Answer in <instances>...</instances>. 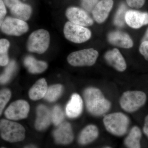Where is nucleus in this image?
<instances>
[{"label":"nucleus","instance_id":"obj_16","mask_svg":"<svg viewBox=\"0 0 148 148\" xmlns=\"http://www.w3.org/2000/svg\"><path fill=\"white\" fill-rule=\"evenodd\" d=\"M83 107L82 98L77 93H74L66 106V115L70 118L78 117L82 113Z\"/></svg>","mask_w":148,"mask_h":148},{"label":"nucleus","instance_id":"obj_24","mask_svg":"<svg viewBox=\"0 0 148 148\" xmlns=\"http://www.w3.org/2000/svg\"><path fill=\"white\" fill-rule=\"evenodd\" d=\"M10 44L5 39L0 40V65L1 66H6L9 63L8 50Z\"/></svg>","mask_w":148,"mask_h":148},{"label":"nucleus","instance_id":"obj_10","mask_svg":"<svg viewBox=\"0 0 148 148\" xmlns=\"http://www.w3.org/2000/svg\"><path fill=\"white\" fill-rule=\"evenodd\" d=\"M66 17L69 21L83 27L92 26L93 21L84 10L76 7L68 8L66 12Z\"/></svg>","mask_w":148,"mask_h":148},{"label":"nucleus","instance_id":"obj_13","mask_svg":"<svg viewBox=\"0 0 148 148\" xmlns=\"http://www.w3.org/2000/svg\"><path fill=\"white\" fill-rule=\"evenodd\" d=\"M113 5V0H101L92 11L93 18L96 22L102 23L108 16Z\"/></svg>","mask_w":148,"mask_h":148},{"label":"nucleus","instance_id":"obj_29","mask_svg":"<svg viewBox=\"0 0 148 148\" xmlns=\"http://www.w3.org/2000/svg\"><path fill=\"white\" fill-rule=\"evenodd\" d=\"M98 3V0H82V5L84 8L87 11H92Z\"/></svg>","mask_w":148,"mask_h":148},{"label":"nucleus","instance_id":"obj_37","mask_svg":"<svg viewBox=\"0 0 148 148\" xmlns=\"http://www.w3.org/2000/svg\"><path fill=\"white\" fill-rule=\"evenodd\" d=\"M104 148H111V147H104Z\"/></svg>","mask_w":148,"mask_h":148},{"label":"nucleus","instance_id":"obj_32","mask_svg":"<svg viewBox=\"0 0 148 148\" xmlns=\"http://www.w3.org/2000/svg\"><path fill=\"white\" fill-rule=\"evenodd\" d=\"M5 6L3 0H0V24L3 21L6 14Z\"/></svg>","mask_w":148,"mask_h":148},{"label":"nucleus","instance_id":"obj_25","mask_svg":"<svg viewBox=\"0 0 148 148\" xmlns=\"http://www.w3.org/2000/svg\"><path fill=\"white\" fill-rule=\"evenodd\" d=\"M6 66L4 71L1 75L0 77L1 84H5L8 82L11 78L16 69V62L14 61H11Z\"/></svg>","mask_w":148,"mask_h":148},{"label":"nucleus","instance_id":"obj_18","mask_svg":"<svg viewBox=\"0 0 148 148\" xmlns=\"http://www.w3.org/2000/svg\"><path fill=\"white\" fill-rule=\"evenodd\" d=\"M99 130L94 125H89L82 130L78 138V142L82 145H86L92 143L98 138Z\"/></svg>","mask_w":148,"mask_h":148},{"label":"nucleus","instance_id":"obj_35","mask_svg":"<svg viewBox=\"0 0 148 148\" xmlns=\"http://www.w3.org/2000/svg\"><path fill=\"white\" fill-rule=\"evenodd\" d=\"M148 41V29L146 32L144 36L143 40V42Z\"/></svg>","mask_w":148,"mask_h":148},{"label":"nucleus","instance_id":"obj_21","mask_svg":"<svg viewBox=\"0 0 148 148\" xmlns=\"http://www.w3.org/2000/svg\"><path fill=\"white\" fill-rule=\"evenodd\" d=\"M10 12L15 18L26 21L29 19L32 13V9L30 5L21 2L10 9Z\"/></svg>","mask_w":148,"mask_h":148},{"label":"nucleus","instance_id":"obj_5","mask_svg":"<svg viewBox=\"0 0 148 148\" xmlns=\"http://www.w3.org/2000/svg\"><path fill=\"white\" fill-rule=\"evenodd\" d=\"M50 37L47 30L40 29L33 32L27 42V49L30 52L42 54L48 48Z\"/></svg>","mask_w":148,"mask_h":148},{"label":"nucleus","instance_id":"obj_3","mask_svg":"<svg viewBox=\"0 0 148 148\" xmlns=\"http://www.w3.org/2000/svg\"><path fill=\"white\" fill-rule=\"evenodd\" d=\"M0 133L3 140L14 143L23 141L26 131L24 127L18 123L2 119L0 122Z\"/></svg>","mask_w":148,"mask_h":148},{"label":"nucleus","instance_id":"obj_8","mask_svg":"<svg viewBox=\"0 0 148 148\" xmlns=\"http://www.w3.org/2000/svg\"><path fill=\"white\" fill-rule=\"evenodd\" d=\"M0 24L2 32L9 36H18L29 30V26L25 21L15 17H6Z\"/></svg>","mask_w":148,"mask_h":148},{"label":"nucleus","instance_id":"obj_31","mask_svg":"<svg viewBox=\"0 0 148 148\" xmlns=\"http://www.w3.org/2000/svg\"><path fill=\"white\" fill-rule=\"evenodd\" d=\"M139 49L140 53L148 61V41L143 42Z\"/></svg>","mask_w":148,"mask_h":148},{"label":"nucleus","instance_id":"obj_12","mask_svg":"<svg viewBox=\"0 0 148 148\" xmlns=\"http://www.w3.org/2000/svg\"><path fill=\"white\" fill-rule=\"evenodd\" d=\"M125 22L134 29L140 28L148 24V13L136 10H128L125 16Z\"/></svg>","mask_w":148,"mask_h":148},{"label":"nucleus","instance_id":"obj_27","mask_svg":"<svg viewBox=\"0 0 148 148\" xmlns=\"http://www.w3.org/2000/svg\"><path fill=\"white\" fill-rule=\"evenodd\" d=\"M51 121L56 126L62 123L64 118V114L62 109L59 106H56L53 108L51 113Z\"/></svg>","mask_w":148,"mask_h":148},{"label":"nucleus","instance_id":"obj_1","mask_svg":"<svg viewBox=\"0 0 148 148\" xmlns=\"http://www.w3.org/2000/svg\"><path fill=\"white\" fill-rule=\"evenodd\" d=\"M83 95L87 110L94 116L103 115L111 108L110 102L105 98L99 88H87L84 91Z\"/></svg>","mask_w":148,"mask_h":148},{"label":"nucleus","instance_id":"obj_14","mask_svg":"<svg viewBox=\"0 0 148 148\" xmlns=\"http://www.w3.org/2000/svg\"><path fill=\"white\" fill-rule=\"evenodd\" d=\"M36 113L35 127L39 131L44 130L50 125L51 121V113L46 106L41 105L37 107Z\"/></svg>","mask_w":148,"mask_h":148},{"label":"nucleus","instance_id":"obj_15","mask_svg":"<svg viewBox=\"0 0 148 148\" xmlns=\"http://www.w3.org/2000/svg\"><path fill=\"white\" fill-rule=\"evenodd\" d=\"M105 58L107 63L116 70L119 72H123L126 70V62L119 50L114 49L106 52Z\"/></svg>","mask_w":148,"mask_h":148},{"label":"nucleus","instance_id":"obj_9","mask_svg":"<svg viewBox=\"0 0 148 148\" xmlns=\"http://www.w3.org/2000/svg\"><path fill=\"white\" fill-rule=\"evenodd\" d=\"M30 110L27 101L20 100L14 101L9 106L5 112L7 118L12 120H19L26 118Z\"/></svg>","mask_w":148,"mask_h":148},{"label":"nucleus","instance_id":"obj_34","mask_svg":"<svg viewBox=\"0 0 148 148\" xmlns=\"http://www.w3.org/2000/svg\"><path fill=\"white\" fill-rule=\"evenodd\" d=\"M143 132L148 138V114L146 116L145 120L144 127H143Z\"/></svg>","mask_w":148,"mask_h":148},{"label":"nucleus","instance_id":"obj_7","mask_svg":"<svg viewBox=\"0 0 148 148\" xmlns=\"http://www.w3.org/2000/svg\"><path fill=\"white\" fill-rule=\"evenodd\" d=\"M64 33L67 40L75 43L85 42L91 36V32L89 29L70 21L65 24Z\"/></svg>","mask_w":148,"mask_h":148},{"label":"nucleus","instance_id":"obj_26","mask_svg":"<svg viewBox=\"0 0 148 148\" xmlns=\"http://www.w3.org/2000/svg\"><path fill=\"white\" fill-rule=\"evenodd\" d=\"M126 12V7L124 4H122L120 6L116 14L114 20L115 25L119 27L124 26L125 22V16Z\"/></svg>","mask_w":148,"mask_h":148},{"label":"nucleus","instance_id":"obj_4","mask_svg":"<svg viewBox=\"0 0 148 148\" xmlns=\"http://www.w3.org/2000/svg\"><path fill=\"white\" fill-rule=\"evenodd\" d=\"M147 95L145 92L139 90H128L123 93L120 105L123 110L128 113L138 110L145 104Z\"/></svg>","mask_w":148,"mask_h":148},{"label":"nucleus","instance_id":"obj_28","mask_svg":"<svg viewBox=\"0 0 148 148\" xmlns=\"http://www.w3.org/2000/svg\"><path fill=\"white\" fill-rule=\"evenodd\" d=\"M11 97V92L8 89H3L0 92V114L1 115L5 107Z\"/></svg>","mask_w":148,"mask_h":148},{"label":"nucleus","instance_id":"obj_23","mask_svg":"<svg viewBox=\"0 0 148 148\" xmlns=\"http://www.w3.org/2000/svg\"><path fill=\"white\" fill-rule=\"evenodd\" d=\"M63 90L62 85L56 84L51 86L48 88L47 92L44 98L49 102H54L61 96Z\"/></svg>","mask_w":148,"mask_h":148},{"label":"nucleus","instance_id":"obj_11","mask_svg":"<svg viewBox=\"0 0 148 148\" xmlns=\"http://www.w3.org/2000/svg\"><path fill=\"white\" fill-rule=\"evenodd\" d=\"M54 140L61 145H69L73 142L74 134L71 125L69 122L62 123L53 132Z\"/></svg>","mask_w":148,"mask_h":148},{"label":"nucleus","instance_id":"obj_19","mask_svg":"<svg viewBox=\"0 0 148 148\" xmlns=\"http://www.w3.org/2000/svg\"><path fill=\"white\" fill-rule=\"evenodd\" d=\"M48 88L47 82L45 79H40L29 90V98L33 101H37L44 98Z\"/></svg>","mask_w":148,"mask_h":148},{"label":"nucleus","instance_id":"obj_38","mask_svg":"<svg viewBox=\"0 0 148 148\" xmlns=\"http://www.w3.org/2000/svg\"><path fill=\"white\" fill-rule=\"evenodd\" d=\"M5 148L2 147V148Z\"/></svg>","mask_w":148,"mask_h":148},{"label":"nucleus","instance_id":"obj_36","mask_svg":"<svg viewBox=\"0 0 148 148\" xmlns=\"http://www.w3.org/2000/svg\"><path fill=\"white\" fill-rule=\"evenodd\" d=\"M24 148H38V147L35 145H29L25 146Z\"/></svg>","mask_w":148,"mask_h":148},{"label":"nucleus","instance_id":"obj_6","mask_svg":"<svg viewBox=\"0 0 148 148\" xmlns=\"http://www.w3.org/2000/svg\"><path fill=\"white\" fill-rule=\"evenodd\" d=\"M98 56V52L93 49H86L70 53L67 61L70 65L75 67L92 66Z\"/></svg>","mask_w":148,"mask_h":148},{"label":"nucleus","instance_id":"obj_2","mask_svg":"<svg viewBox=\"0 0 148 148\" xmlns=\"http://www.w3.org/2000/svg\"><path fill=\"white\" fill-rule=\"evenodd\" d=\"M103 122L108 132L116 136H121L127 132L130 120L123 113L114 112L105 116Z\"/></svg>","mask_w":148,"mask_h":148},{"label":"nucleus","instance_id":"obj_33","mask_svg":"<svg viewBox=\"0 0 148 148\" xmlns=\"http://www.w3.org/2000/svg\"><path fill=\"white\" fill-rule=\"evenodd\" d=\"M3 1L5 5L10 9L20 2L19 0H3Z\"/></svg>","mask_w":148,"mask_h":148},{"label":"nucleus","instance_id":"obj_17","mask_svg":"<svg viewBox=\"0 0 148 148\" xmlns=\"http://www.w3.org/2000/svg\"><path fill=\"white\" fill-rule=\"evenodd\" d=\"M108 39L113 45L119 47L129 49L133 46V41L128 34L123 32L116 31L109 34Z\"/></svg>","mask_w":148,"mask_h":148},{"label":"nucleus","instance_id":"obj_22","mask_svg":"<svg viewBox=\"0 0 148 148\" xmlns=\"http://www.w3.org/2000/svg\"><path fill=\"white\" fill-rule=\"evenodd\" d=\"M141 137L142 132L140 128L138 126H134L125 138V144L128 148H141Z\"/></svg>","mask_w":148,"mask_h":148},{"label":"nucleus","instance_id":"obj_20","mask_svg":"<svg viewBox=\"0 0 148 148\" xmlns=\"http://www.w3.org/2000/svg\"><path fill=\"white\" fill-rule=\"evenodd\" d=\"M24 66L32 74L41 73L47 69L48 65L45 61H39L32 56H28L24 59Z\"/></svg>","mask_w":148,"mask_h":148},{"label":"nucleus","instance_id":"obj_30","mask_svg":"<svg viewBox=\"0 0 148 148\" xmlns=\"http://www.w3.org/2000/svg\"><path fill=\"white\" fill-rule=\"evenodd\" d=\"M128 5L132 8H140L145 4V0H126Z\"/></svg>","mask_w":148,"mask_h":148}]
</instances>
